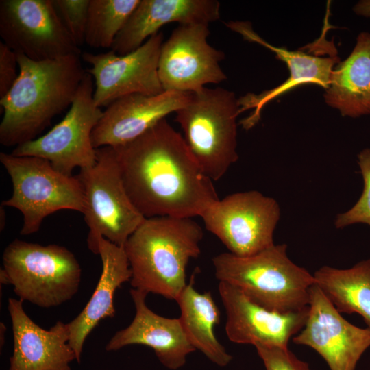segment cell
<instances>
[{"instance_id":"cell-1","label":"cell","mask_w":370,"mask_h":370,"mask_svg":"<svg viewBox=\"0 0 370 370\" xmlns=\"http://www.w3.org/2000/svg\"><path fill=\"white\" fill-rule=\"evenodd\" d=\"M112 147L128 196L146 219L200 217L219 199L213 181L166 119Z\"/></svg>"},{"instance_id":"cell-2","label":"cell","mask_w":370,"mask_h":370,"mask_svg":"<svg viewBox=\"0 0 370 370\" xmlns=\"http://www.w3.org/2000/svg\"><path fill=\"white\" fill-rule=\"evenodd\" d=\"M19 73L0 99V143L14 147L36 139L52 119L70 107L86 72L80 54L35 61L16 53Z\"/></svg>"},{"instance_id":"cell-3","label":"cell","mask_w":370,"mask_h":370,"mask_svg":"<svg viewBox=\"0 0 370 370\" xmlns=\"http://www.w3.org/2000/svg\"><path fill=\"white\" fill-rule=\"evenodd\" d=\"M204 236L193 218L145 219L123 247L133 288L176 300L186 286V267L201 253Z\"/></svg>"},{"instance_id":"cell-4","label":"cell","mask_w":370,"mask_h":370,"mask_svg":"<svg viewBox=\"0 0 370 370\" xmlns=\"http://www.w3.org/2000/svg\"><path fill=\"white\" fill-rule=\"evenodd\" d=\"M286 249V244H273L248 256L219 254L212 258L215 276L269 310L299 311L309 306L314 278L288 258Z\"/></svg>"},{"instance_id":"cell-5","label":"cell","mask_w":370,"mask_h":370,"mask_svg":"<svg viewBox=\"0 0 370 370\" xmlns=\"http://www.w3.org/2000/svg\"><path fill=\"white\" fill-rule=\"evenodd\" d=\"M2 284H10L19 299L40 308H52L71 300L77 293L82 268L66 247L43 245L14 239L5 248Z\"/></svg>"},{"instance_id":"cell-6","label":"cell","mask_w":370,"mask_h":370,"mask_svg":"<svg viewBox=\"0 0 370 370\" xmlns=\"http://www.w3.org/2000/svg\"><path fill=\"white\" fill-rule=\"evenodd\" d=\"M241 113L233 91L204 87L192 92L175 121L184 139L204 173L212 181L220 180L238 159L237 117Z\"/></svg>"},{"instance_id":"cell-7","label":"cell","mask_w":370,"mask_h":370,"mask_svg":"<svg viewBox=\"0 0 370 370\" xmlns=\"http://www.w3.org/2000/svg\"><path fill=\"white\" fill-rule=\"evenodd\" d=\"M0 162L12 185L11 196L1 205L22 213L21 235L37 232L44 219L59 210L84 212V190L77 176L62 174L48 160L36 156L1 152Z\"/></svg>"},{"instance_id":"cell-8","label":"cell","mask_w":370,"mask_h":370,"mask_svg":"<svg viewBox=\"0 0 370 370\" xmlns=\"http://www.w3.org/2000/svg\"><path fill=\"white\" fill-rule=\"evenodd\" d=\"M96 153L95 164L80 169L76 176L84 195L88 247L98 254L100 237L123 247L146 218L128 196L113 148L100 147Z\"/></svg>"},{"instance_id":"cell-9","label":"cell","mask_w":370,"mask_h":370,"mask_svg":"<svg viewBox=\"0 0 370 370\" xmlns=\"http://www.w3.org/2000/svg\"><path fill=\"white\" fill-rule=\"evenodd\" d=\"M93 95V77L86 71L63 119L42 136L16 146L11 153L45 159L69 176L75 168L92 166L97 153L91 136L103 115Z\"/></svg>"},{"instance_id":"cell-10","label":"cell","mask_w":370,"mask_h":370,"mask_svg":"<svg viewBox=\"0 0 370 370\" xmlns=\"http://www.w3.org/2000/svg\"><path fill=\"white\" fill-rule=\"evenodd\" d=\"M206 229L238 256H248L273 245L280 206L257 190L236 193L219 199L200 216Z\"/></svg>"},{"instance_id":"cell-11","label":"cell","mask_w":370,"mask_h":370,"mask_svg":"<svg viewBox=\"0 0 370 370\" xmlns=\"http://www.w3.org/2000/svg\"><path fill=\"white\" fill-rule=\"evenodd\" d=\"M0 36L16 53L35 61L81 54L52 0H1Z\"/></svg>"},{"instance_id":"cell-12","label":"cell","mask_w":370,"mask_h":370,"mask_svg":"<svg viewBox=\"0 0 370 370\" xmlns=\"http://www.w3.org/2000/svg\"><path fill=\"white\" fill-rule=\"evenodd\" d=\"M208 25H180L163 42L158 66L164 91L195 92L227 79L220 66L222 51L208 42Z\"/></svg>"},{"instance_id":"cell-13","label":"cell","mask_w":370,"mask_h":370,"mask_svg":"<svg viewBox=\"0 0 370 370\" xmlns=\"http://www.w3.org/2000/svg\"><path fill=\"white\" fill-rule=\"evenodd\" d=\"M163 39L162 32H159L139 48L124 56L112 50L82 54V59L92 66L86 71L95 80L93 97L99 107H107L118 99L134 93L156 95L164 92L158 74Z\"/></svg>"},{"instance_id":"cell-14","label":"cell","mask_w":370,"mask_h":370,"mask_svg":"<svg viewBox=\"0 0 370 370\" xmlns=\"http://www.w3.org/2000/svg\"><path fill=\"white\" fill-rule=\"evenodd\" d=\"M292 339L294 343L317 352L330 370H356L370 347V328H361L345 319L314 284L310 291L305 325Z\"/></svg>"},{"instance_id":"cell-15","label":"cell","mask_w":370,"mask_h":370,"mask_svg":"<svg viewBox=\"0 0 370 370\" xmlns=\"http://www.w3.org/2000/svg\"><path fill=\"white\" fill-rule=\"evenodd\" d=\"M218 290L226 313V335L237 344L288 347L307 319L309 306L294 312L278 313L252 301L228 283L219 282Z\"/></svg>"},{"instance_id":"cell-16","label":"cell","mask_w":370,"mask_h":370,"mask_svg":"<svg viewBox=\"0 0 370 370\" xmlns=\"http://www.w3.org/2000/svg\"><path fill=\"white\" fill-rule=\"evenodd\" d=\"M192 92L164 91L156 95L134 93L108 106L94 128L95 149L115 147L137 138L166 116L183 108Z\"/></svg>"},{"instance_id":"cell-17","label":"cell","mask_w":370,"mask_h":370,"mask_svg":"<svg viewBox=\"0 0 370 370\" xmlns=\"http://www.w3.org/2000/svg\"><path fill=\"white\" fill-rule=\"evenodd\" d=\"M225 25L241 34L245 40L258 43L273 51L278 59L286 63L289 71V77L280 85L259 94L249 92L238 98L241 113L253 110L249 116L240 122L246 130L254 127L260 120L261 112L265 105L280 95L306 84H315L325 90L330 84L333 69L340 62L336 53L319 56L274 46L260 37L248 21H230Z\"/></svg>"},{"instance_id":"cell-18","label":"cell","mask_w":370,"mask_h":370,"mask_svg":"<svg viewBox=\"0 0 370 370\" xmlns=\"http://www.w3.org/2000/svg\"><path fill=\"white\" fill-rule=\"evenodd\" d=\"M23 301L9 298L13 352L8 370H71L76 360L69 344L67 323L57 321L49 330L36 324L25 312Z\"/></svg>"},{"instance_id":"cell-19","label":"cell","mask_w":370,"mask_h":370,"mask_svg":"<svg viewBox=\"0 0 370 370\" xmlns=\"http://www.w3.org/2000/svg\"><path fill=\"white\" fill-rule=\"evenodd\" d=\"M130 293L135 315L127 327L110 339L106 351L114 352L132 345H145L153 350L167 369L182 367L188 355L196 350L188 340L180 318H167L152 311L146 304L147 293L134 288Z\"/></svg>"},{"instance_id":"cell-20","label":"cell","mask_w":370,"mask_h":370,"mask_svg":"<svg viewBox=\"0 0 370 370\" xmlns=\"http://www.w3.org/2000/svg\"><path fill=\"white\" fill-rule=\"evenodd\" d=\"M219 18L220 3L215 0H140L111 50L119 56L128 54L171 23L208 25Z\"/></svg>"},{"instance_id":"cell-21","label":"cell","mask_w":370,"mask_h":370,"mask_svg":"<svg viewBox=\"0 0 370 370\" xmlns=\"http://www.w3.org/2000/svg\"><path fill=\"white\" fill-rule=\"evenodd\" d=\"M98 245V254L102 263L99 280L85 307L75 318L67 323L69 344L78 363L81 361L84 343L92 330L101 320L114 317L116 291L125 282H130L132 278V271L123 247L103 237L99 238Z\"/></svg>"},{"instance_id":"cell-22","label":"cell","mask_w":370,"mask_h":370,"mask_svg":"<svg viewBox=\"0 0 370 370\" xmlns=\"http://www.w3.org/2000/svg\"><path fill=\"white\" fill-rule=\"evenodd\" d=\"M324 99L343 116L370 114V33L360 32L349 56L333 69Z\"/></svg>"},{"instance_id":"cell-23","label":"cell","mask_w":370,"mask_h":370,"mask_svg":"<svg viewBox=\"0 0 370 370\" xmlns=\"http://www.w3.org/2000/svg\"><path fill=\"white\" fill-rule=\"evenodd\" d=\"M195 276L175 300L180 309L179 317L188 340L212 362L223 367L232 360L218 341L214 328L220 321V311L210 292L199 293L194 287Z\"/></svg>"},{"instance_id":"cell-24","label":"cell","mask_w":370,"mask_h":370,"mask_svg":"<svg viewBox=\"0 0 370 370\" xmlns=\"http://www.w3.org/2000/svg\"><path fill=\"white\" fill-rule=\"evenodd\" d=\"M313 276L340 313H357L370 328V258L345 269L323 266Z\"/></svg>"},{"instance_id":"cell-25","label":"cell","mask_w":370,"mask_h":370,"mask_svg":"<svg viewBox=\"0 0 370 370\" xmlns=\"http://www.w3.org/2000/svg\"><path fill=\"white\" fill-rule=\"evenodd\" d=\"M140 0H90L85 42L92 48H111Z\"/></svg>"},{"instance_id":"cell-26","label":"cell","mask_w":370,"mask_h":370,"mask_svg":"<svg viewBox=\"0 0 370 370\" xmlns=\"http://www.w3.org/2000/svg\"><path fill=\"white\" fill-rule=\"evenodd\" d=\"M358 164L364 181L363 191L352 208L338 214L334 222L336 228L356 223H365L370 226V148L360 152Z\"/></svg>"},{"instance_id":"cell-27","label":"cell","mask_w":370,"mask_h":370,"mask_svg":"<svg viewBox=\"0 0 370 370\" xmlns=\"http://www.w3.org/2000/svg\"><path fill=\"white\" fill-rule=\"evenodd\" d=\"M69 33L77 47L85 42L90 0H52Z\"/></svg>"},{"instance_id":"cell-28","label":"cell","mask_w":370,"mask_h":370,"mask_svg":"<svg viewBox=\"0 0 370 370\" xmlns=\"http://www.w3.org/2000/svg\"><path fill=\"white\" fill-rule=\"evenodd\" d=\"M265 370H310L307 362L297 358L288 347L256 345Z\"/></svg>"},{"instance_id":"cell-29","label":"cell","mask_w":370,"mask_h":370,"mask_svg":"<svg viewBox=\"0 0 370 370\" xmlns=\"http://www.w3.org/2000/svg\"><path fill=\"white\" fill-rule=\"evenodd\" d=\"M16 53L0 42V99L4 97L15 83L18 75Z\"/></svg>"},{"instance_id":"cell-30","label":"cell","mask_w":370,"mask_h":370,"mask_svg":"<svg viewBox=\"0 0 370 370\" xmlns=\"http://www.w3.org/2000/svg\"><path fill=\"white\" fill-rule=\"evenodd\" d=\"M353 11L358 16L370 18V0H361L353 7Z\"/></svg>"},{"instance_id":"cell-31","label":"cell","mask_w":370,"mask_h":370,"mask_svg":"<svg viewBox=\"0 0 370 370\" xmlns=\"http://www.w3.org/2000/svg\"><path fill=\"white\" fill-rule=\"evenodd\" d=\"M4 206L1 205V230H3L5 226V213L4 210Z\"/></svg>"}]
</instances>
